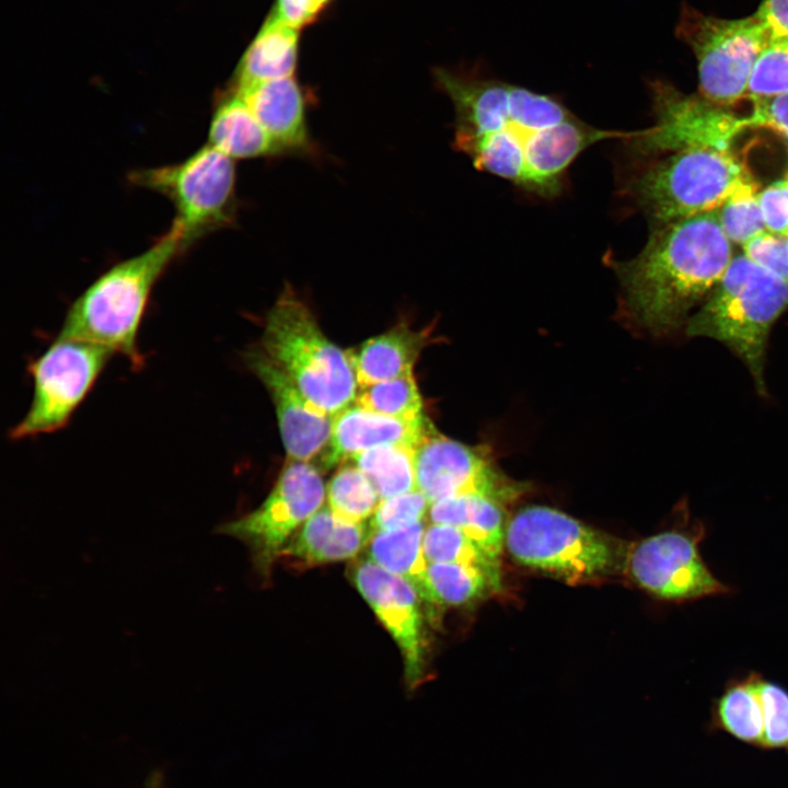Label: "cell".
Returning <instances> with one entry per match:
<instances>
[{"instance_id":"cell-3","label":"cell","mask_w":788,"mask_h":788,"mask_svg":"<svg viewBox=\"0 0 788 788\" xmlns=\"http://www.w3.org/2000/svg\"><path fill=\"white\" fill-rule=\"evenodd\" d=\"M188 248L171 224L144 252L124 259L92 281L69 306L58 336L82 339L143 366L138 333L152 290L172 263Z\"/></svg>"},{"instance_id":"cell-23","label":"cell","mask_w":788,"mask_h":788,"mask_svg":"<svg viewBox=\"0 0 788 788\" xmlns=\"http://www.w3.org/2000/svg\"><path fill=\"white\" fill-rule=\"evenodd\" d=\"M431 523L459 528L485 552L498 557L505 543L503 515L499 502L479 495H461L432 502Z\"/></svg>"},{"instance_id":"cell-22","label":"cell","mask_w":788,"mask_h":788,"mask_svg":"<svg viewBox=\"0 0 788 788\" xmlns=\"http://www.w3.org/2000/svg\"><path fill=\"white\" fill-rule=\"evenodd\" d=\"M207 143L233 160L280 154L244 97L232 86L216 96Z\"/></svg>"},{"instance_id":"cell-31","label":"cell","mask_w":788,"mask_h":788,"mask_svg":"<svg viewBox=\"0 0 788 788\" xmlns=\"http://www.w3.org/2000/svg\"><path fill=\"white\" fill-rule=\"evenodd\" d=\"M717 215L728 240L741 245L766 228L752 179L742 183L717 209Z\"/></svg>"},{"instance_id":"cell-11","label":"cell","mask_w":788,"mask_h":788,"mask_svg":"<svg viewBox=\"0 0 788 788\" xmlns=\"http://www.w3.org/2000/svg\"><path fill=\"white\" fill-rule=\"evenodd\" d=\"M676 32L697 58L703 97L722 106L746 94L756 59L770 39L756 13L723 20L684 9Z\"/></svg>"},{"instance_id":"cell-36","label":"cell","mask_w":788,"mask_h":788,"mask_svg":"<svg viewBox=\"0 0 788 788\" xmlns=\"http://www.w3.org/2000/svg\"><path fill=\"white\" fill-rule=\"evenodd\" d=\"M760 206L768 232L788 235V182L768 186L758 195Z\"/></svg>"},{"instance_id":"cell-14","label":"cell","mask_w":788,"mask_h":788,"mask_svg":"<svg viewBox=\"0 0 788 788\" xmlns=\"http://www.w3.org/2000/svg\"><path fill=\"white\" fill-rule=\"evenodd\" d=\"M416 487L430 505L461 495H479L497 502L523 490L476 450L437 430L416 449Z\"/></svg>"},{"instance_id":"cell-13","label":"cell","mask_w":788,"mask_h":788,"mask_svg":"<svg viewBox=\"0 0 788 788\" xmlns=\"http://www.w3.org/2000/svg\"><path fill=\"white\" fill-rule=\"evenodd\" d=\"M656 123L625 142L636 155H652L688 149L729 151L731 141L752 118L738 117L705 97L685 95L662 81L650 85Z\"/></svg>"},{"instance_id":"cell-35","label":"cell","mask_w":788,"mask_h":788,"mask_svg":"<svg viewBox=\"0 0 788 788\" xmlns=\"http://www.w3.org/2000/svg\"><path fill=\"white\" fill-rule=\"evenodd\" d=\"M742 246L748 258L788 282V253L783 236L764 231Z\"/></svg>"},{"instance_id":"cell-20","label":"cell","mask_w":788,"mask_h":788,"mask_svg":"<svg viewBox=\"0 0 788 788\" xmlns=\"http://www.w3.org/2000/svg\"><path fill=\"white\" fill-rule=\"evenodd\" d=\"M299 47L300 30L270 11L243 54L230 85L243 90L260 82L296 77Z\"/></svg>"},{"instance_id":"cell-6","label":"cell","mask_w":788,"mask_h":788,"mask_svg":"<svg viewBox=\"0 0 788 788\" xmlns=\"http://www.w3.org/2000/svg\"><path fill=\"white\" fill-rule=\"evenodd\" d=\"M749 179L729 151L688 149L627 175L623 193L658 225L718 209Z\"/></svg>"},{"instance_id":"cell-7","label":"cell","mask_w":788,"mask_h":788,"mask_svg":"<svg viewBox=\"0 0 788 788\" xmlns=\"http://www.w3.org/2000/svg\"><path fill=\"white\" fill-rule=\"evenodd\" d=\"M134 186L167 198L175 210L172 225L190 248L200 239L235 224L237 213L234 160L209 143L181 162L136 169Z\"/></svg>"},{"instance_id":"cell-28","label":"cell","mask_w":788,"mask_h":788,"mask_svg":"<svg viewBox=\"0 0 788 788\" xmlns=\"http://www.w3.org/2000/svg\"><path fill=\"white\" fill-rule=\"evenodd\" d=\"M426 584L425 601L443 605L465 604L499 587L483 570L452 563H428Z\"/></svg>"},{"instance_id":"cell-10","label":"cell","mask_w":788,"mask_h":788,"mask_svg":"<svg viewBox=\"0 0 788 788\" xmlns=\"http://www.w3.org/2000/svg\"><path fill=\"white\" fill-rule=\"evenodd\" d=\"M114 352L101 345L57 336L28 366L33 396L11 439L50 433L63 428L94 386Z\"/></svg>"},{"instance_id":"cell-25","label":"cell","mask_w":788,"mask_h":788,"mask_svg":"<svg viewBox=\"0 0 788 788\" xmlns=\"http://www.w3.org/2000/svg\"><path fill=\"white\" fill-rule=\"evenodd\" d=\"M716 723L735 738L762 744L764 733L763 709L755 684V671L733 677L715 700Z\"/></svg>"},{"instance_id":"cell-17","label":"cell","mask_w":788,"mask_h":788,"mask_svg":"<svg viewBox=\"0 0 788 788\" xmlns=\"http://www.w3.org/2000/svg\"><path fill=\"white\" fill-rule=\"evenodd\" d=\"M436 431L425 416L404 420L375 414L359 405H350L333 417L327 445L321 453V467L348 462L354 455L380 445L399 444L417 449Z\"/></svg>"},{"instance_id":"cell-32","label":"cell","mask_w":788,"mask_h":788,"mask_svg":"<svg viewBox=\"0 0 788 788\" xmlns=\"http://www.w3.org/2000/svg\"><path fill=\"white\" fill-rule=\"evenodd\" d=\"M788 93V38L770 37L751 72L746 94L752 101Z\"/></svg>"},{"instance_id":"cell-33","label":"cell","mask_w":788,"mask_h":788,"mask_svg":"<svg viewBox=\"0 0 788 788\" xmlns=\"http://www.w3.org/2000/svg\"><path fill=\"white\" fill-rule=\"evenodd\" d=\"M755 684L763 709L762 745L788 748V691L755 672Z\"/></svg>"},{"instance_id":"cell-5","label":"cell","mask_w":788,"mask_h":788,"mask_svg":"<svg viewBox=\"0 0 788 788\" xmlns=\"http://www.w3.org/2000/svg\"><path fill=\"white\" fill-rule=\"evenodd\" d=\"M260 351L316 412L333 418L355 403L358 384L346 351L325 336L290 285L266 315Z\"/></svg>"},{"instance_id":"cell-34","label":"cell","mask_w":788,"mask_h":788,"mask_svg":"<svg viewBox=\"0 0 788 788\" xmlns=\"http://www.w3.org/2000/svg\"><path fill=\"white\" fill-rule=\"evenodd\" d=\"M430 502L418 489L382 499L369 522L370 534L404 529L422 522Z\"/></svg>"},{"instance_id":"cell-16","label":"cell","mask_w":788,"mask_h":788,"mask_svg":"<svg viewBox=\"0 0 788 788\" xmlns=\"http://www.w3.org/2000/svg\"><path fill=\"white\" fill-rule=\"evenodd\" d=\"M246 362L273 399L288 459L309 462L321 454L331 438L333 418L316 412L260 349L250 351Z\"/></svg>"},{"instance_id":"cell-37","label":"cell","mask_w":788,"mask_h":788,"mask_svg":"<svg viewBox=\"0 0 788 788\" xmlns=\"http://www.w3.org/2000/svg\"><path fill=\"white\" fill-rule=\"evenodd\" d=\"M337 0H276L271 10L278 18L301 30L316 23Z\"/></svg>"},{"instance_id":"cell-26","label":"cell","mask_w":788,"mask_h":788,"mask_svg":"<svg viewBox=\"0 0 788 788\" xmlns=\"http://www.w3.org/2000/svg\"><path fill=\"white\" fill-rule=\"evenodd\" d=\"M415 456V448L386 444L362 451L350 460L369 478L382 500L417 489Z\"/></svg>"},{"instance_id":"cell-30","label":"cell","mask_w":788,"mask_h":788,"mask_svg":"<svg viewBox=\"0 0 788 788\" xmlns=\"http://www.w3.org/2000/svg\"><path fill=\"white\" fill-rule=\"evenodd\" d=\"M355 404L375 414L404 420L425 417L413 374L359 387Z\"/></svg>"},{"instance_id":"cell-29","label":"cell","mask_w":788,"mask_h":788,"mask_svg":"<svg viewBox=\"0 0 788 788\" xmlns=\"http://www.w3.org/2000/svg\"><path fill=\"white\" fill-rule=\"evenodd\" d=\"M329 509L339 518L362 523L372 517L381 499L369 478L355 464L343 463L326 487Z\"/></svg>"},{"instance_id":"cell-39","label":"cell","mask_w":788,"mask_h":788,"mask_svg":"<svg viewBox=\"0 0 788 788\" xmlns=\"http://www.w3.org/2000/svg\"><path fill=\"white\" fill-rule=\"evenodd\" d=\"M756 14L766 25L770 37L788 38V0H762Z\"/></svg>"},{"instance_id":"cell-2","label":"cell","mask_w":788,"mask_h":788,"mask_svg":"<svg viewBox=\"0 0 788 788\" xmlns=\"http://www.w3.org/2000/svg\"><path fill=\"white\" fill-rule=\"evenodd\" d=\"M731 258L716 209L658 224L639 254L610 263L621 283L624 311L639 327L663 335L686 324Z\"/></svg>"},{"instance_id":"cell-15","label":"cell","mask_w":788,"mask_h":788,"mask_svg":"<svg viewBox=\"0 0 788 788\" xmlns=\"http://www.w3.org/2000/svg\"><path fill=\"white\" fill-rule=\"evenodd\" d=\"M349 578L398 646L406 681L414 687L424 667L420 596L406 580L369 558L356 559L349 567Z\"/></svg>"},{"instance_id":"cell-40","label":"cell","mask_w":788,"mask_h":788,"mask_svg":"<svg viewBox=\"0 0 788 788\" xmlns=\"http://www.w3.org/2000/svg\"><path fill=\"white\" fill-rule=\"evenodd\" d=\"M786 247H787V253H788V235L786 237Z\"/></svg>"},{"instance_id":"cell-19","label":"cell","mask_w":788,"mask_h":788,"mask_svg":"<svg viewBox=\"0 0 788 788\" xmlns=\"http://www.w3.org/2000/svg\"><path fill=\"white\" fill-rule=\"evenodd\" d=\"M370 537L366 522L344 520L328 506H322L286 543L278 559L296 568L354 559L364 549Z\"/></svg>"},{"instance_id":"cell-1","label":"cell","mask_w":788,"mask_h":788,"mask_svg":"<svg viewBox=\"0 0 788 788\" xmlns=\"http://www.w3.org/2000/svg\"><path fill=\"white\" fill-rule=\"evenodd\" d=\"M432 78L454 107V148L477 170L542 198L561 193L588 148L636 132L591 126L558 97L499 79L480 61L436 67Z\"/></svg>"},{"instance_id":"cell-27","label":"cell","mask_w":788,"mask_h":788,"mask_svg":"<svg viewBox=\"0 0 788 788\" xmlns=\"http://www.w3.org/2000/svg\"><path fill=\"white\" fill-rule=\"evenodd\" d=\"M424 553L428 563H452L476 567L499 586L498 559L485 552L456 526L431 523L425 530Z\"/></svg>"},{"instance_id":"cell-18","label":"cell","mask_w":788,"mask_h":788,"mask_svg":"<svg viewBox=\"0 0 788 788\" xmlns=\"http://www.w3.org/2000/svg\"><path fill=\"white\" fill-rule=\"evenodd\" d=\"M236 91L280 154L313 150L306 120L310 94L296 77L260 82Z\"/></svg>"},{"instance_id":"cell-8","label":"cell","mask_w":788,"mask_h":788,"mask_svg":"<svg viewBox=\"0 0 788 788\" xmlns=\"http://www.w3.org/2000/svg\"><path fill=\"white\" fill-rule=\"evenodd\" d=\"M505 543L519 563L570 582L606 575L615 564V549L603 534L548 507L532 506L517 512Z\"/></svg>"},{"instance_id":"cell-12","label":"cell","mask_w":788,"mask_h":788,"mask_svg":"<svg viewBox=\"0 0 788 788\" xmlns=\"http://www.w3.org/2000/svg\"><path fill=\"white\" fill-rule=\"evenodd\" d=\"M326 488L317 468L290 460L264 502L233 520L220 532L244 542L263 573L269 572L279 553L301 525L322 506Z\"/></svg>"},{"instance_id":"cell-4","label":"cell","mask_w":788,"mask_h":788,"mask_svg":"<svg viewBox=\"0 0 788 788\" xmlns=\"http://www.w3.org/2000/svg\"><path fill=\"white\" fill-rule=\"evenodd\" d=\"M787 306L788 282L744 254L737 255L703 305L688 317L685 332L729 347L749 368L757 392L764 395L768 335Z\"/></svg>"},{"instance_id":"cell-24","label":"cell","mask_w":788,"mask_h":788,"mask_svg":"<svg viewBox=\"0 0 788 788\" xmlns=\"http://www.w3.org/2000/svg\"><path fill=\"white\" fill-rule=\"evenodd\" d=\"M424 522L408 528L373 533L366 545L367 558L381 568L403 578L417 591L427 594V566L424 553Z\"/></svg>"},{"instance_id":"cell-21","label":"cell","mask_w":788,"mask_h":788,"mask_svg":"<svg viewBox=\"0 0 788 788\" xmlns=\"http://www.w3.org/2000/svg\"><path fill=\"white\" fill-rule=\"evenodd\" d=\"M428 340V333L413 331L402 322L369 338L356 349L347 350L358 386L413 374L414 366Z\"/></svg>"},{"instance_id":"cell-9","label":"cell","mask_w":788,"mask_h":788,"mask_svg":"<svg viewBox=\"0 0 788 788\" xmlns=\"http://www.w3.org/2000/svg\"><path fill=\"white\" fill-rule=\"evenodd\" d=\"M707 530L683 506L679 523L636 543L627 568L650 595L674 603L729 595L734 589L720 581L700 553Z\"/></svg>"},{"instance_id":"cell-38","label":"cell","mask_w":788,"mask_h":788,"mask_svg":"<svg viewBox=\"0 0 788 788\" xmlns=\"http://www.w3.org/2000/svg\"><path fill=\"white\" fill-rule=\"evenodd\" d=\"M751 117L753 127L773 128L788 138V93L754 102Z\"/></svg>"}]
</instances>
